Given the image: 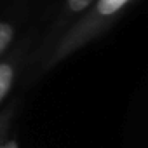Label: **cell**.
Segmentation results:
<instances>
[{
  "instance_id": "cell-1",
  "label": "cell",
  "mask_w": 148,
  "mask_h": 148,
  "mask_svg": "<svg viewBox=\"0 0 148 148\" xmlns=\"http://www.w3.org/2000/svg\"><path fill=\"white\" fill-rule=\"evenodd\" d=\"M12 68L9 64H0V101H2L12 86Z\"/></svg>"
},
{
  "instance_id": "cell-2",
  "label": "cell",
  "mask_w": 148,
  "mask_h": 148,
  "mask_svg": "<svg viewBox=\"0 0 148 148\" xmlns=\"http://www.w3.org/2000/svg\"><path fill=\"white\" fill-rule=\"evenodd\" d=\"M129 0H98V11L103 16H112L120 11Z\"/></svg>"
},
{
  "instance_id": "cell-3",
  "label": "cell",
  "mask_w": 148,
  "mask_h": 148,
  "mask_svg": "<svg viewBox=\"0 0 148 148\" xmlns=\"http://www.w3.org/2000/svg\"><path fill=\"white\" fill-rule=\"evenodd\" d=\"M12 35H14V32H12V28H11L9 25L0 23V54H2V52H4V49L11 44Z\"/></svg>"
},
{
  "instance_id": "cell-4",
  "label": "cell",
  "mask_w": 148,
  "mask_h": 148,
  "mask_svg": "<svg viewBox=\"0 0 148 148\" xmlns=\"http://www.w3.org/2000/svg\"><path fill=\"white\" fill-rule=\"evenodd\" d=\"M92 4V0H68V5L71 11H84Z\"/></svg>"
}]
</instances>
